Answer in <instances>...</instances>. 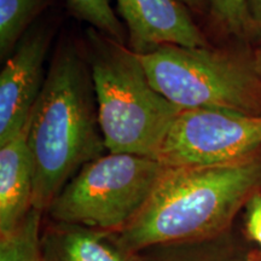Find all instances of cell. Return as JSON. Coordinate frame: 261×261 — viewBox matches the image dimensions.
<instances>
[{
	"label": "cell",
	"instance_id": "6da1fadb",
	"mask_svg": "<svg viewBox=\"0 0 261 261\" xmlns=\"http://www.w3.org/2000/svg\"><path fill=\"white\" fill-rule=\"evenodd\" d=\"M261 191V150L237 161L168 167L151 197L116 241L130 253L220 236Z\"/></svg>",
	"mask_w": 261,
	"mask_h": 261
},
{
	"label": "cell",
	"instance_id": "7a4b0ae2",
	"mask_svg": "<svg viewBox=\"0 0 261 261\" xmlns=\"http://www.w3.org/2000/svg\"><path fill=\"white\" fill-rule=\"evenodd\" d=\"M33 208L47 212L86 163L107 151L91 70L74 45H60L29 117Z\"/></svg>",
	"mask_w": 261,
	"mask_h": 261
},
{
	"label": "cell",
	"instance_id": "3957f363",
	"mask_svg": "<svg viewBox=\"0 0 261 261\" xmlns=\"http://www.w3.org/2000/svg\"><path fill=\"white\" fill-rule=\"evenodd\" d=\"M89 39L90 70L107 151L158 160L182 109L152 86L138 54L97 31Z\"/></svg>",
	"mask_w": 261,
	"mask_h": 261
},
{
	"label": "cell",
	"instance_id": "277c9868",
	"mask_svg": "<svg viewBox=\"0 0 261 261\" xmlns=\"http://www.w3.org/2000/svg\"><path fill=\"white\" fill-rule=\"evenodd\" d=\"M138 56L152 86L182 110L226 109L261 115V79L252 60L175 45Z\"/></svg>",
	"mask_w": 261,
	"mask_h": 261
},
{
	"label": "cell",
	"instance_id": "5b68a950",
	"mask_svg": "<svg viewBox=\"0 0 261 261\" xmlns=\"http://www.w3.org/2000/svg\"><path fill=\"white\" fill-rule=\"evenodd\" d=\"M167 168L156 159L108 152L86 163L47 212L56 223L119 233L143 211Z\"/></svg>",
	"mask_w": 261,
	"mask_h": 261
},
{
	"label": "cell",
	"instance_id": "8992f818",
	"mask_svg": "<svg viewBox=\"0 0 261 261\" xmlns=\"http://www.w3.org/2000/svg\"><path fill=\"white\" fill-rule=\"evenodd\" d=\"M261 150V115L226 109H187L167 133L158 160L166 167L211 166Z\"/></svg>",
	"mask_w": 261,
	"mask_h": 261
},
{
	"label": "cell",
	"instance_id": "52a82bcc",
	"mask_svg": "<svg viewBox=\"0 0 261 261\" xmlns=\"http://www.w3.org/2000/svg\"><path fill=\"white\" fill-rule=\"evenodd\" d=\"M51 34L31 29L19 41L0 73V145L24 128L45 83L44 62Z\"/></svg>",
	"mask_w": 261,
	"mask_h": 261
},
{
	"label": "cell",
	"instance_id": "ba28073f",
	"mask_svg": "<svg viewBox=\"0 0 261 261\" xmlns=\"http://www.w3.org/2000/svg\"><path fill=\"white\" fill-rule=\"evenodd\" d=\"M129 48L145 54L166 45L207 47L190 11L178 0H116Z\"/></svg>",
	"mask_w": 261,
	"mask_h": 261
},
{
	"label": "cell",
	"instance_id": "9c48e42d",
	"mask_svg": "<svg viewBox=\"0 0 261 261\" xmlns=\"http://www.w3.org/2000/svg\"><path fill=\"white\" fill-rule=\"evenodd\" d=\"M29 120L17 136L0 145V237L11 233L33 208V160Z\"/></svg>",
	"mask_w": 261,
	"mask_h": 261
},
{
	"label": "cell",
	"instance_id": "30bf717a",
	"mask_svg": "<svg viewBox=\"0 0 261 261\" xmlns=\"http://www.w3.org/2000/svg\"><path fill=\"white\" fill-rule=\"evenodd\" d=\"M44 261H140L116 241L115 233L81 225L56 223L41 234Z\"/></svg>",
	"mask_w": 261,
	"mask_h": 261
},
{
	"label": "cell",
	"instance_id": "8fae6325",
	"mask_svg": "<svg viewBox=\"0 0 261 261\" xmlns=\"http://www.w3.org/2000/svg\"><path fill=\"white\" fill-rule=\"evenodd\" d=\"M138 254L140 261H259L257 250L233 228L213 238L162 244Z\"/></svg>",
	"mask_w": 261,
	"mask_h": 261
},
{
	"label": "cell",
	"instance_id": "7c38bea8",
	"mask_svg": "<svg viewBox=\"0 0 261 261\" xmlns=\"http://www.w3.org/2000/svg\"><path fill=\"white\" fill-rule=\"evenodd\" d=\"M48 0H0V55L10 57Z\"/></svg>",
	"mask_w": 261,
	"mask_h": 261
},
{
	"label": "cell",
	"instance_id": "4fadbf2b",
	"mask_svg": "<svg viewBox=\"0 0 261 261\" xmlns=\"http://www.w3.org/2000/svg\"><path fill=\"white\" fill-rule=\"evenodd\" d=\"M42 213L32 208L11 233L0 237V261H44L40 232Z\"/></svg>",
	"mask_w": 261,
	"mask_h": 261
},
{
	"label": "cell",
	"instance_id": "5bb4252c",
	"mask_svg": "<svg viewBox=\"0 0 261 261\" xmlns=\"http://www.w3.org/2000/svg\"><path fill=\"white\" fill-rule=\"evenodd\" d=\"M68 4L73 14L94 31L125 45L127 29L114 12L110 0H68Z\"/></svg>",
	"mask_w": 261,
	"mask_h": 261
},
{
	"label": "cell",
	"instance_id": "9a60e30c",
	"mask_svg": "<svg viewBox=\"0 0 261 261\" xmlns=\"http://www.w3.org/2000/svg\"><path fill=\"white\" fill-rule=\"evenodd\" d=\"M205 5L227 31L244 34L253 29L248 14V0H205Z\"/></svg>",
	"mask_w": 261,
	"mask_h": 261
},
{
	"label": "cell",
	"instance_id": "2e32d148",
	"mask_svg": "<svg viewBox=\"0 0 261 261\" xmlns=\"http://www.w3.org/2000/svg\"><path fill=\"white\" fill-rule=\"evenodd\" d=\"M244 237L254 243L261 253V191L250 198L244 207Z\"/></svg>",
	"mask_w": 261,
	"mask_h": 261
},
{
	"label": "cell",
	"instance_id": "e0dca14e",
	"mask_svg": "<svg viewBox=\"0 0 261 261\" xmlns=\"http://www.w3.org/2000/svg\"><path fill=\"white\" fill-rule=\"evenodd\" d=\"M248 14L252 28L261 32V0H248Z\"/></svg>",
	"mask_w": 261,
	"mask_h": 261
},
{
	"label": "cell",
	"instance_id": "ac0fdd59",
	"mask_svg": "<svg viewBox=\"0 0 261 261\" xmlns=\"http://www.w3.org/2000/svg\"><path fill=\"white\" fill-rule=\"evenodd\" d=\"M178 2H180L182 5L192 11H203L204 9H207L205 0H178Z\"/></svg>",
	"mask_w": 261,
	"mask_h": 261
},
{
	"label": "cell",
	"instance_id": "d6986e66",
	"mask_svg": "<svg viewBox=\"0 0 261 261\" xmlns=\"http://www.w3.org/2000/svg\"><path fill=\"white\" fill-rule=\"evenodd\" d=\"M254 69H255L256 74L259 75V77L261 79V45L255 50V54L253 55L252 58Z\"/></svg>",
	"mask_w": 261,
	"mask_h": 261
},
{
	"label": "cell",
	"instance_id": "ffe728a7",
	"mask_svg": "<svg viewBox=\"0 0 261 261\" xmlns=\"http://www.w3.org/2000/svg\"><path fill=\"white\" fill-rule=\"evenodd\" d=\"M257 259H259V261H261V253L259 252V250H257Z\"/></svg>",
	"mask_w": 261,
	"mask_h": 261
}]
</instances>
